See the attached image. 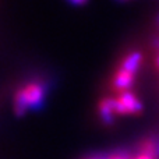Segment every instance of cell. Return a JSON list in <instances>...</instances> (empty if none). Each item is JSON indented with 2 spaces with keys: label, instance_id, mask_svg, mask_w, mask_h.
<instances>
[{
  "label": "cell",
  "instance_id": "277c9868",
  "mask_svg": "<svg viewBox=\"0 0 159 159\" xmlns=\"http://www.w3.org/2000/svg\"><path fill=\"white\" fill-rule=\"evenodd\" d=\"M134 75L124 73L119 70L112 78V88L119 92H124V91H130L134 85Z\"/></svg>",
  "mask_w": 159,
  "mask_h": 159
},
{
  "label": "cell",
  "instance_id": "8fae6325",
  "mask_svg": "<svg viewBox=\"0 0 159 159\" xmlns=\"http://www.w3.org/2000/svg\"><path fill=\"white\" fill-rule=\"evenodd\" d=\"M92 159H112V157H106V155H98V157L92 158Z\"/></svg>",
  "mask_w": 159,
  "mask_h": 159
},
{
  "label": "cell",
  "instance_id": "5b68a950",
  "mask_svg": "<svg viewBox=\"0 0 159 159\" xmlns=\"http://www.w3.org/2000/svg\"><path fill=\"white\" fill-rule=\"evenodd\" d=\"M13 106H14V115L17 117H24L30 112V103H28V98L24 88H20V89L16 91Z\"/></svg>",
  "mask_w": 159,
  "mask_h": 159
},
{
  "label": "cell",
  "instance_id": "9a60e30c",
  "mask_svg": "<svg viewBox=\"0 0 159 159\" xmlns=\"http://www.w3.org/2000/svg\"><path fill=\"white\" fill-rule=\"evenodd\" d=\"M112 159H124V158H121L120 155H117V157H112Z\"/></svg>",
  "mask_w": 159,
  "mask_h": 159
},
{
  "label": "cell",
  "instance_id": "7c38bea8",
  "mask_svg": "<svg viewBox=\"0 0 159 159\" xmlns=\"http://www.w3.org/2000/svg\"><path fill=\"white\" fill-rule=\"evenodd\" d=\"M155 25L158 27V30H159V13L155 16Z\"/></svg>",
  "mask_w": 159,
  "mask_h": 159
},
{
  "label": "cell",
  "instance_id": "3957f363",
  "mask_svg": "<svg viewBox=\"0 0 159 159\" xmlns=\"http://www.w3.org/2000/svg\"><path fill=\"white\" fill-rule=\"evenodd\" d=\"M141 63H143V53L138 52V50H134V52L129 53V55L123 59L119 70H121V71H124V73H129V74L135 77V74L138 73V70H140V67H141Z\"/></svg>",
  "mask_w": 159,
  "mask_h": 159
},
{
  "label": "cell",
  "instance_id": "9c48e42d",
  "mask_svg": "<svg viewBox=\"0 0 159 159\" xmlns=\"http://www.w3.org/2000/svg\"><path fill=\"white\" fill-rule=\"evenodd\" d=\"M67 2L73 6H84V4H87L88 0H67Z\"/></svg>",
  "mask_w": 159,
  "mask_h": 159
},
{
  "label": "cell",
  "instance_id": "6da1fadb",
  "mask_svg": "<svg viewBox=\"0 0 159 159\" xmlns=\"http://www.w3.org/2000/svg\"><path fill=\"white\" fill-rule=\"evenodd\" d=\"M31 112H41L46 105L48 87L42 82H31L24 87Z\"/></svg>",
  "mask_w": 159,
  "mask_h": 159
},
{
  "label": "cell",
  "instance_id": "4fadbf2b",
  "mask_svg": "<svg viewBox=\"0 0 159 159\" xmlns=\"http://www.w3.org/2000/svg\"><path fill=\"white\" fill-rule=\"evenodd\" d=\"M155 66H157V69L159 70V53L157 55V57H155Z\"/></svg>",
  "mask_w": 159,
  "mask_h": 159
},
{
  "label": "cell",
  "instance_id": "ba28073f",
  "mask_svg": "<svg viewBox=\"0 0 159 159\" xmlns=\"http://www.w3.org/2000/svg\"><path fill=\"white\" fill-rule=\"evenodd\" d=\"M151 45H152V48H154L155 50L159 53V35H155L154 38H152V41H151Z\"/></svg>",
  "mask_w": 159,
  "mask_h": 159
},
{
  "label": "cell",
  "instance_id": "2e32d148",
  "mask_svg": "<svg viewBox=\"0 0 159 159\" xmlns=\"http://www.w3.org/2000/svg\"><path fill=\"white\" fill-rule=\"evenodd\" d=\"M117 2H129V0H117Z\"/></svg>",
  "mask_w": 159,
  "mask_h": 159
},
{
  "label": "cell",
  "instance_id": "52a82bcc",
  "mask_svg": "<svg viewBox=\"0 0 159 159\" xmlns=\"http://www.w3.org/2000/svg\"><path fill=\"white\" fill-rule=\"evenodd\" d=\"M106 101H107V103H109V106L113 109L115 115H119V116H126V115H129V112H127L126 106H124L123 102H121L119 98H112V96H107Z\"/></svg>",
  "mask_w": 159,
  "mask_h": 159
},
{
  "label": "cell",
  "instance_id": "30bf717a",
  "mask_svg": "<svg viewBox=\"0 0 159 159\" xmlns=\"http://www.w3.org/2000/svg\"><path fill=\"white\" fill-rule=\"evenodd\" d=\"M154 159H159V138L155 143V148H154V155H152Z\"/></svg>",
  "mask_w": 159,
  "mask_h": 159
},
{
  "label": "cell",
  "instance_id": "5bb4252c",
  "mask_svg": "<svg viewBox=\"0 0 159 159\" xmlns=\"http://www.w3.org/2000/svg\"><path fill=\"white\" fill-rule=\"evenodd\" d=\"M135 159H152V158H149V157H145V155H138Z\"/></svg>",
  "mask_w": 159,
  "mask_h": 159
},
{
  "label": "cell",
  "instance_id": "8992f818",
  "mask_svg": "<svg viewBox=\"0 0 159 159\" xmlns=\"http://www.w3.org/2000/svg\"><path fill=\"white\" fill-rule=\"evenodd\" d=\"M98 112H99V117H101V121L105 124V126H113L116 121L115 119V112L113 109L109 106L106 98H103L98 105Z\"/></svg>",
  "mask_w": 159,
  "mask_h": 159
},
{
  "label": "cell",
  "instance_id": "7a4b0ae2",
  "mask_svg": "<svg viewBox=\"0 0 159 159\" xmlns=\"http://www.w3.org/2000/svg\"><path fill=\"white\" fill-rule=\"evenodd\" d=\"M117 98L123 102V105L126 106L129 115L138 116V115L143 113V110H144L143 102H141L140 99L135 96V93H133L131 91H124V92H120Z\"/></svg>",
  "mask_w": 159,
  "mask_h": 159
}]
</instances>
